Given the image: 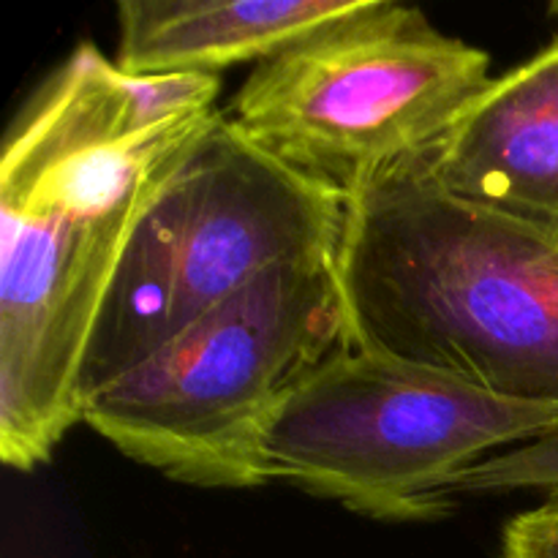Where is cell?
<instances>
[{
    "label": "cell",
    "instance_id": "cell-1",
    "mask_svg": "<svg viewBox=\"0 0 558 558\" xmlns=\"http://www.w3.org/2000/svg\"><path fill=\"white\" fill-rule=\"evenodd\" d=\"M218 76H131L85 41L0 161V458L33 472L82 423V371L131 232L216 114Z\"/></svg>",
    "mask_w": 558,
    "mask_h": 558
},
{
    "label": "cell",
    "instance_id": "cell-2",
    "mask_svg": "<svg viewBox=\"0 0 558 558\" xmlns=\"http://www.w3.org/2000/svg\"><path fill=\"white\" fill-rule=\"evenodd\" d=\"M349 341L558 409V232L447 194L423 158L349 196Z\"/></svg>",
    "mask_w": 558,
    "mask_h": 558
},
{
    "label": "cell",
    "instance_id": "cell-3",
    "mask_svg": "<svg viewBox=\"0 0 558 558\" xmlns=\"http://www.w3.org/2000/svg\"><path fill=\"white\" fill-rule=\"evenodd\" d=\"M347 210V194L213 114L131 232L87 347L82 407L270 267L338 256Z\"/></svg>",
    "mask_w": 558,
    "mask_h": 558
},
{
    "label": "cell",
    "instance_id": "cell-4",
    "mask_svg": "<svg viewBox=\"0 0 558 558\" xmlns=\"http://www.w3.org/2000/svg\"><path fill=\"white\" fill-rule=\"evenodd\" d=\"M349 343L338 256L283 262L93 392L82 423L178 483L256 488L272 414Z\"/></svg>",
    "mask_w": 558,
    "mask_h": 558
},
{
    "label": "cell",
    "instance_id": "cell-5",
    "mask_svg": "<svg viewBox=\"0 0 558 558\" xmlns=\"http://www.w3.org/2000/svg\"><path fill=\"white\" fill-rule=\"evenodd\" d=\"M558 428V409L488 396L363 347L338 349L278 407L262 472L376 521H436L463 474Z\"/></svg>",
    "mask_w": 558,
    "mask_h": 558
},
{
    "label": "cell",
    "instance_id": "cell-6",
    "mask_svg": "<svg viewBox=\"0 0 558 558\" xmlns=\"http://www.w3.org/2000/svg\"><path fill=\"white\" fill-rule=\"evenodd\" d=\"M490 80L485 49L412 5L363 0L256 63L232 120L294 172L352 196L428 156Z\"/></svg>",
    "mask_w": 558,
    "mask_h": 558
},
{
    "label": "cell",
    "instance_id": "cell-7",
    "mask_svg": "<svg viewBox=\"0 0 558 558\" xmlns=\"http://www.w3.org/2000/svg\"><path fill=\"white\" fill-rule=\"evenodd\" d=\"M423 163L447 194L558 232V36L490 80Z\"/></svg>",
    "mask_w": 558,
    "mask_h": 558
},
{
    "label": "cell",
    "instance_id": "cell-8",
    "mask_svg": "<svg viewBox=\"0 0 558 558\" xmlns=\"http://www.w3.org/2000/svg\"><path fill=\"white\" fill-rule=\"evenodd\" d=\"M363 0H120L118 65L131 76H218L262 63Z\"/></svg>",
    "mask_w": 558,
    "mask_h": 558
},
{
    "label": "cell",
    "instance_id": "cell-9",
    "mask_svg": "<svg viewBox=\"0 0 558 558\" xmlns=\"http://www.w3.org/2000/svg\"><path fill=\"white\" fill-rule=\"evenodd\" d=\"M510 490H543L558 496V428L539 439L496 452L463 474L458 496L510 494Z\"/></svg>",
    "mask_w": 558,
    "mask_h": 558
},
{
    "label": "cell",
    "instance_id": "cell-10",
    "mask_svg": "<svg viewBox=\"0 0 558 558\" xmlns=\"http://www.w3.org/2000/svg\"><path fill=\"white\" fill-rule=\"evenodd\" d=\"M501 558H558V496L507 523Z\"/></svg>",
    "mask_w": 558,
    "mask_h": 558
}]
</instances>
